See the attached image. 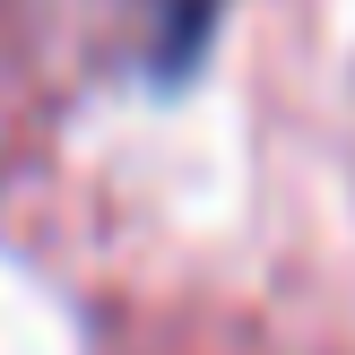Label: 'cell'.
Returning <instances> with one entry per match:
<instances>
[{"mask_svg": "<svg viewBox=\"0 0 355 355\" xmlns=\"http://www.w3.org/2000/svg\"><path fill=\"white\" fill-rule=\"evenodd\" d=\"M217 9L225 0H156V61H182V52H200V35L217 26Z\"/></svg>", "mask_w": 355, "mask_h": 355, "instance_id": "6da1fadb", "label": "cell"}]
</instances>
